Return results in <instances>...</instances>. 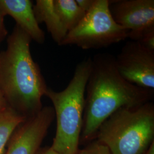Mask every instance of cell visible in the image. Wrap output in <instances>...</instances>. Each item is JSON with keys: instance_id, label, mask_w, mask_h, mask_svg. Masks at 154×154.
Here are the masks:
<instances>
[{"instance_id": "obj_1", "label": "cell", "mask_w": 154, "mask_h": 154, "mask_svg": "<svg viewBox=\"0 0 154 154\" xmlns=\"http://www.w3.org/2000/svg\"><path fill=\"white\" fill-rule=\"evenodd\" d=\"M86 86L82 136L88 139L96 134L104 122L117 110L150 102L154 90L128 82L118 71L115 57L99 53L91 58Z\"/></svg>"}, {"instance_id": "obj_2", "label": "cell", "mask_w": 154, "mask_h": 154, "mask_svg": "<svg viewBox=\"0 0 154 154\" xmlns=\"http://www.w3.org/2000/svg\"><path fill=\"white\" fill-rule=\"evenodd\" d=\"M32 39L16 26L0 53V88L7 105L26 118L42 109L48 86L38 65L33 60Z\"/></svg>"}, {"instance_id": "obj_3", "label": "cell", "mask_w": 154, "mask_h": 154, "mask_svg": "<svg viewBox=\"0 0 154 154\" xmlns=\"http://www.w3.org/2000/svg\"><path fill=\"white\" fill-rule=\"evenodd\" d=\"M88 57L75 66L65 88L55 91L48 88L45 95L53 105L57 129L51 148L61 154H77L82 130L85 90L91 67Z\"/></svg>"}, {"instance_id": "obj_4", "label": "cell", "mask_w": 154, "mask_h": 154, "mask_svg": "<svg viewBox=\"0 0 154 154\" xmlns=\"http://www.w3.org/2000/svg\"><path fill=\"white\" fill-rule=\"evenodd\" d=\"M97 133L98 142L111 154H144L154 141L153 103L149 102L117 110L101 125Z\"/></svg>"}, {"instance_id": "obj_5", "label": "cell", "mask_w": 154, "mask_h": 154, "mask_svg": "<svg viewBox=\"0 0 154 154\" xmlns=\"http://www.w3.org/2000/svg\"><path fill=\"white\" fill-rule=\"evenodd\" d=\"M110 0H95L82 21L69 32L60 46L75 45L83 50L100 49L128 38V31L110 14Z\"/></svg>"}, {"instance_id": "obj_6", "label": "cell", "mask_w": 154, "mask_h": 154, "mask_svg": "<svg viewBox=\"0 0 154 154\" xmlns=\"http://www.w3.org/2000/svg\"><path fill=\"white\" fill-rule=\"evenodd\" d=\"M115 58L118 71L125 80L139 87L154 90V51L130 40Z\"/></svg>"}, {"instance_id": "obj_7", "label": "cell", "mask_w": 154, "mask_h": 154, "mask_svg": "<svg viewBox=\"0 0 154 154\" xmlns=\"http://www.w3.org/2000/svg\"><path fill=\"white\" fill-rule=\"evenodd\" d=\"M109 11L114 21L128 31L131 41L138 42L154 29V0H110Z\"/></svg>"}, {"instance_id": "obj_8", "label": "cell", "mask_w": 154, "mask_h": 154, "mask_svg": "<svg viewBox=\"0 0 154 154\" xmlns=\"http://www.w3.org/2000/svg\"><path fill=\"white\" fill-rule=\"evenodd\" d=\"M55 117L52 107H45L21 124L8 143L5 154H36Z\"/></svg>"}, {"instance_id": "obj_9", "label": "cell", "mask_w": 154, "mask_h": 154, "mask_svg": "<svg viewBox=\"0 0 154 154\" xmlns=\"http://www.w3.org/2000/svg\"><path fill=\"white\" fill-rule=\"evenodd\" d=\"M0 11L4 16L9 15L18 26L34 41L39 44L45 40L44 32L39 27L30 0H0Z\"/></svg>"}, {"instance_id": "obj_10", "label": "cell", "mask_w": 154, "mask_h": 154, "mask_svg": "<svg viewBox=\"0 0 154 154\" xmlns=\"http://www.w3.org/2000/svg\"><path fill=\"white\" fill-rule=\"evenodd\" d=\"M33 11L39 24L44 23L54 41L61 45L68 33L55 11L53 0H37Z\"/></svg>"}, {"instance_id": "obj_11", "label": "cell", "mask_w": 154, "mask_h": 154, "mask_svg": "<svg viewBox=\"0 0 154 154\" xmlns=\"http://www.w3.org/2000/svg\"><path fill=\"white\" fill-rule=\"evenodd\" d=\"M26 119L9 106L0 111V154H5L6 147L13 133Z\"/></svg>"}, {"instance_id": "obj_12", "label": "cell", "mask_w": 154, "mask_h": 154, "mask_svg": "<svg viewBox=\"0 0 154 154\" xmlns=\"http://www.w3.org/2000/svg\"><path fill=\"white\" fill-rule=\"evenodd\" d=\"M55 11L61 22L69 32L82 21L86 12L78 5L75 0H53Z\"/></svg>"}, {"instance_id": "obj_13", "label": "cell", "mask_w": 154, "mask_h": 154, "mask_svg": "<svg viewBox=\"0 0 154 154\" xmlns=\"http://www.w3.org/2000/svg\"><path fill=\"white\" fill-rule=\"evenodd\" d=\"M77 154H111V153L106 146L98 142L91 144L86 149L78 151Z\"/></svg>"}, {"instance_id": "obj_14", "label": "cell", "mask_w": 154, "mask_h": 154, "mask_svg": "<svg viewBox=\"0 0 154 154\" xmlns=\"http://www.w3.org/2000/svg\"><path fill=\"white\" fill-rule=\"evenodd\" d=\"M138 42L146 48L154 51V29L144 33Z\"/></svg>"}, {"instance_id": "obj_15", "label": "cell", "mask_w": 154, "mask_h": 154, "mask_svg": "<svg viewBox=\"0 0 154 154\" xmlns=\"http://www.w3.org/2000/svg\"><path fill=\"white\" fill-rule=\"evenodd\" d=\"M79 6L85 12H88L94 5L95 0H75Z\"/></svg>"}, {"instance_id": "obj_16", "label": "cell", "mask_w": 154, "mask_h": 154, "mask_svg": "<svg viewBox=\"0 0 154 154\" xmlns=\"http://www.w3.org/2000/svg\"><path fill=\"white\" fill-rule=\"evenodd\" d=\"M5 28L4 25V16L0 11V42L5 35Z\"/></svg>"}, {"instance_id": "obj_17", "label": "cell", "mask_w": 154, "mask_h": 154, "mask_svg": "<svg viewBox=\"0 0 154 154\" xmlns=\"http://www.w3.org/2000/svg\"><path fill=\"white\" fill-rule=\"evenodd\" d=\"M36 154H61L54 150L51 147L38 150Z\"/></svg>"}, {"instance_id": "obj_18", "label": "cell", "mask_w": 154, "mask_h": 154, "mask_svg": "<svg viewBox=\"0 0 154 154\" xmlns=\"http://www.w3.org/2000/svg\"><path fill=\"white\" fill-rule=\"evenodd\" d=\"M8 106L6 102L5 99L2 93V91L0 88V111L4 110Z\"/></svg>"}, {"instance_id": "obj_19", "label": "cell", "mask_w": 154, "mask_h": 154, "mask_svg": "<svg viewBox=\"0 0 154 154\" xmlns=\"http://www.w3.org/2000/svg\"><path fill=\"white\" fill-rule=\"evenodd\" d=\"M144 154H154V141L150 144Z\"/></svg>"}]
</instances>
